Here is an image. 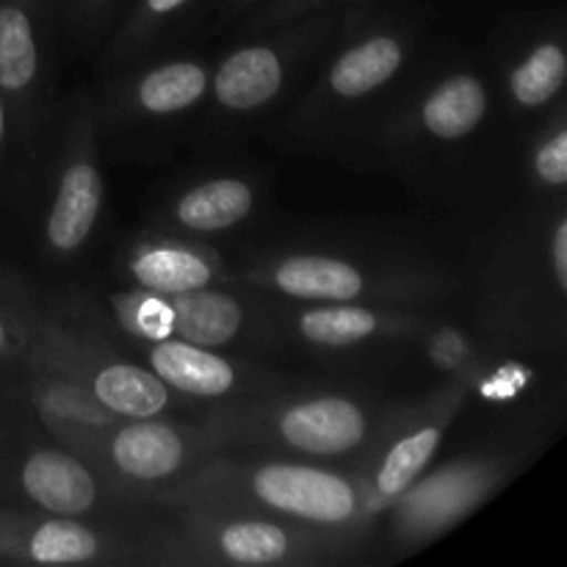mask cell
Instances as JSON below:
<instances>
[{
    "label": "cell",
    "instance_id": "14",
    "mask_svg": "<svg viewBox=\"0 0 567 567\" xmlns=\"http://www.w3.org/2000/svg\"><path fill=\"white\" fill-rule=\"evenodd\" d=\"M39 72V44L31 14L17 0H0V92L22 94Z\"/></svg>",
    "mask_w": 567,
    "mask_h": 567
},
{
    "label": "cell",
    "instance_id": "24",
    "mask_svg": "<svg viewBox=\"0 0 567 567\" xmlns=\"http://www.w3.org/2000/svg\"><path fill=\"white\" fill-rule=\"evenodd\" d=\"M186 3L188 0H144V9H147L150 14H172V11H177Z\"/></svg>",
    "mask_w": 567,
    "mask_h": 567
},
{
    "label": "cell",
    "instance_id": "22",
    "mask_svg": "<svg viewBox=\"0 0 567 567\" xmlns=\"http://www.w3.org/2000/svg\"><path fill=\"white\" fill-rule=\"evenodd\" d=\"M535 169L540 181L548 186H565L567 183V133L557 131L548 142L540 144L535 155Z\"/></svg>",
    "mask_w": 567,
    "mask_h": 567
},
{
    "label": "cell",
    "instance_id": "1",
    "mask_svg": "<svg viewBox=\"0 0 567 567\" xmlns=\"http://www.w3.org/2000/svg\"><path fill=\"white\" fill-rule=\"evenodd\" d=\"M249 487L264 504L310 524H347L358 513L354 487L343 476L310 465H264L252 471Z\"/></svg>",
    "mask_w": 567,
    "mask_h": 567
},
{
    "label": "cell",
    "instance_id": "8",
    "mask_svg": "<svg viewBox=\"0 0 567 567\" xmlns=\"http://www.w3.org/2000/svg\"><path fill=\"white\" fill-rule=\"evenodd\" d=\"M282 293L316 302H352L363 293L365 280L352 264L327 255H293L271 275Z\"/></svg>",
    "mask_w": 567,
    "mask_h": 567
},
{
    "label": "cell",
    "instance_id": "10",
    "mask_svg": "<svg viewBox=\"0 0 567 567\" xmlns=\"http://www.w3.org/2000/svg\"><path fill=\"white\" fill-rule=\"evenodd\" d=\"M92 393L103 408L125 419H155L169 404V385L155 371L111 363L94 374Z\"/></svg>",
    "mask_w": 567,
    "mask_h": 567
},
{
    "label": "cell",
    "instance_id": "13",
    "mask_svg": "<svg viewBox=\"0 0 567 567\" xmlns=\"http://www.w3.org/2000/svg\"><path fill=\"white\" fill-rule=\"evenodd\" d=\"M404 61V50L399 39L380 33L365 42L354 44L347 53L338 55V61L330 70V86L341 97H363L374 92L382 83L391 81Z\"/></svg>",
    "mask_w": 567,
    "mask_h": 567
},
{
    "label": "cell",
    "instance_id": "17",
    "mask_svg": "<svg viewBox=\"0 0 567 567\" xmlns=\"http://www.w3.org/2000/svg\"><path fill=\"white\" fill-rule=\"evenodd\" d=\"M25 551L39 565H81L97 557L100 540L86 526L61 515V518L42 520L31 532Z\"/></svg>",
    "mask_w": 567,
    "mask_h": 567
},
{
    "label": "cell",
    "instance_id": "26",
    "mask_svg": "<svg viewBox=\"0 0 567 567\" xmlns=\"http://www.w3.org/2000/svg\"><path fill=\"white\" fill-rule=\"evenodd\" d=\"M6 142V100H3V92H0V147H3Z\"/></svg>",
    "mask_w": 567,
    "mask_h": 567
},
{
    "label": "cell",
    "instance_id": "20",
    "mask_svg": "<svg viewBox=\"0 0 567 567\" xmlns=\"http://www.w3.org/2000/svg\"><path fill=\"white\" fill-rule=\"evenodd\" d=\"M288 535L269 520H236L219 535V548L236 565H275L286 559Z\"/></svg>",
    "mask_w": 567,
    "mask_h": 567
},
{
    "label": "cell",
    "instance_id": "15",
    "mask_svg": "<svg viewBox=\"0 0 567 567\" xmlns=\"http://www.w3.org/2000/svg\"><path fill=\"white\" fill-rule=\"evenodd\" d=\"M131 271L138 286L155 293H169V297L208 288L214 280V269L208 266V260L199 258L197 252L175 247L147 249V252L136 255Z\"/></svg>",
    "mask_w": 567,
    "mask_h": 567
},
{
    "label": "cell",
    "instance_id": "23",
    "mask_svg": "<svg viewBox=\"0 0 567 567\" xmlns=\"http://www.w3.org/2000/svg\"><path fill=\"white\" fill-rule=\"evenodd\" d=\"M551 264H554V275H557V286L563 288L567 286V221L563 219L554 230L551 238Z\"/></svg>",
    "mask_w": 567,
    "mask_h": 567
},
{
    "label": "cell",
    "instance_id": "5",
    "mask_svg": "<svg viewBox=\"0 0 567 567\" xmlns=\"http://www.w3.org/2000/svg\"><path fill=\"white\" fill-rule=\"evenodd\" d=\"M150 365L166 385L192 396H225L238 380L233 365L216 352L169 338L150 349Z\"/></svg>",
    "mask_w": 567,
    "mask_h": 567
},
{
    "label": "cell",
    "instance_id": "11",
    "mask_svg": "<svg viewBox=\"0 0 567 567\" xmlns=\"http://www.w3.org/2000/svg\"><path fill=\"white\" fill-rule=\"evenodd\" d=\"M255 205L252 188L236 177H216L192 188L177 203V221L194 233H216L247 219Z\"/></svg>",
    "mask_w": 567,
    "mask_h": 567
},
{
    "label": "cell",
    "instance_id": "6",
    "mask_svg": "<svg viewBox=\"0 0 567 567\" xmlns=\"http://www.w3.org/2000/svg\"><path fill=\"white\" fill-rule=\"evenodd\" d=\"M114 465L131 480L155 482L175 474L186 460V443L172 426L138 419V424L116 432L111 443Z\"/></svg>",
    "mask_w": 567,
    "mask_h": 567
},
{
    "label": "cell",
    "instance_id": "4",
    "mask_svg": "<svg viewBox=\"0 0 567 567\" xmlns=\"http://www.w3.org/2000/svg\"><path fill=\"white\" fill-rule=\"evenodd\" d=\"M103 205V177L92 161H72L59 181L48 216V241L55 252H75L92 236Z\"/></svg>",
    "mask_w": 567,
    "mask_h": 567
},
{
    "label": "cell",
    "instance_id": "12",
    "mask_svg": "<svg viewBox=\"0 0 567 567\" xmlns=\"http://www.w3.org/2000/svg\"><path fill=\"white\" fill-rule=\"evenodd\" d=\"M487 111V92L480 78L454 75L426 97L421 109L424 127L437 138H463L480 127Z\"/></svg>",
    "mask_w": 567,
    "mask_h": 567
},
{
    "label": "cell",
    "instance_id": "18",
    "mask_svg": "<svg viewBox=\"0 0 567 567\" xmlns=\"http://www.w3.org/2000/svg\"><path fill=\"white\" fill-rule=\"evenodd\" d=\"M567 75V59L565 50L559 44L546 42L540 48L532 50L524 61L513 70L509 78V89L513 97L526 109H537L546 105L554 94L563 89Z\"/></svg>",
    "mask_w": 567,
    "mask_h": 567
},
{
    "label": "cell",
    "instance_id": "16",
    "mask_svg": "<svg viewBox=\"0 0 567 567\" xmlns=\"http://www.w3.org/2000/svg\"><path fill=\"white\" fill-rule=\"evenodd\" d=\"M208 89V72L194 61H172L147 72L138 83V103L150 114H175L192 109Z\"/></svg>",
    "mask_w": 567,
    "mask_h": 567
},
{
    "label": "cell",
    "instance_id": "21",
    "mask_svg": "<svg viewBox=\"0 0 567 567\" xmlns=\"http://www.w3.org/2000/svg\"><path fill=\"white\" fill-rule=\"evenodd\" d=\"M437 446H441V430L437 426H424V430L402 437L382 460L380 474H377V491L388 498L408 491L415 476L430 463L432 454L437 452Z\"/></svg>",
    "mask_w": 567,
    "mask_h": 567
},
{
    "label": "cell",
    "instance_id": "19",
    "mask_svg": "<svg viewBox=\"0 0 567 567\" xmlns=\"http://www.w3.org/2000/svg\"><path fill=\"white\" fill-rule=\"evenodd\" d=\"M297 327L310 343H319V347H352L374 336L380 319L365 308L341 305V308L305 310L297 319Z\"/></svg>",
    "mask_w": 567,
    "mask_h": 567
},
{
    "label": "cell",
    "instance_id": "7",
    "mask_svg": "<svg viewBox=\"0 0 567 567\" xmlns=\"http://www.w3.org/2000/svg\"><path fill=\"white\" fill-rule=\"evenodd\" d=\"M280 86L282 61L275 50L264 44L227 55L214 81L216 100L233 111L260 109L280 92Z\"/></svg>",
    "mask_w": 567,
    "mask_h": 567
},
{
    "label": "cell",
    "instance_id": "3",
    "mask_svg": "<svg viewBox=\"0 0 567 567\" xmlns=\"http://www.w3.org/2000/svg\"><path fill=\"white\" fill-rule=\"evenodd\" d=\"M20 485L37 507L64 518L89 513L97 502V485L92 474L59 449L28 454L20 468Z\"/></svg>",
    "mask_w": 567,
    "mask_h": 567
},
{
    "label": "cell",
    "instance_id": "2",
    "mask_svg": "<svg viewBox=\"0 0 567 567\" xmlns=\"http://www.w3.org/2000/svg\"><path fill=\"white\" fill-rule=\"evenodd\" d=\"M277 430L282 441L297 452L313 457H338L363 443L365 415L349 399L321 396L288 408Z\"/></svg>",
    "mask_w": 567,
    "mask_h": 567
},
{
    "label": "cell",
    "instance_id": "9",
    "mask_svg": "<svg viewBox=\"0 0 567 567\" xmlns=\"http://www.w3.org/2000/svg\"><path fill=\"white\" fill-rule=\"evenodd\" d=\"M172 330L181 332L183 341L197 347H221L233 341L241 330V305L219 291L175 293L172 297Z\"/></svg>",
    "mask_w": 567,
    "mask_h": 567
},
{
    "label": "cell",
    "instance_id": "25",
    "mask_svg": "<svg viewBox=\"0 0 567 567\" xmlns=\"http://www.w3.org/2000/svg\"><path fill=\"white\" fill-rule=\"evenodd\" d=\"M9 343H11V338H9V327H6L3 316H0V358H3V354L9 352Z\"/></svg>",
    "mask_w": 567,
    "mask_h": 567
}]
</instances>
